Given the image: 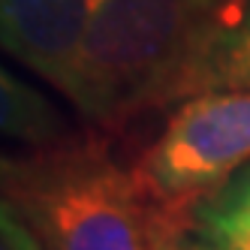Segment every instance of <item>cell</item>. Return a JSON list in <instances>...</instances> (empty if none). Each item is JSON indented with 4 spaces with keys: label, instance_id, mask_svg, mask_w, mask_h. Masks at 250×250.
Listing matches in <instances>:
<instances>
[{
    "label": "cell",
    "instance_id": "obj_5",
    "mask_svg": "<svg viewBox=\"0 0 250 250\" xmlns=\"http://www.w3.org/2000/svg\"><path fill=\"white\" fill-rule=\"evenodd\" d=\"M250 91V0H238L184 84V100Z\"/></svg>",
    "mask_w": 250,
    "mask_h": 250
},
{
    "label": "cell",
    "instance_id": "obj_3",
    "mask_svg": "<svg viewBox=\"0 0 250 250\" xmlns=\"http://www.w3.org/2000/svg\"><path fill=\"white\" fill-rule=\"evenodd\" d=\"M244 163H250V91L184 100L136 172L160 199L196 208Z\"/></svg>",
    "mask_w": 250,
    "mask_h": 250
},
{
    "label": "cell",
    "instance_id": "obj_4",
    "mask_svg": "<svg viewBox=\"0 0 250 250\" xmlns=\"http://www.w3.org/2000/svg\"><path fill=\"white\" fill-rule=\"evenodd\" d=\"M91 0H0V40L9 55L66 97L84 45Z\"/></svg>",
    "mask_w": 250,
    "mask_h": 250
},
{
    "label": "cell",
    "instance_id": "obj_1",
    "mask_svg": "<svg viewBox=\"0 0 250 250\" xmlns=\"http://www.w3.org/2000/svg\"><path fill=\"white\" fill-rule=\"evenodd\" d=\"M3 205L45 250H193V208L160 199L94 139L6 157Z\"/></svg>",
    "mask_w": 250,
    "mask_h": 250
},
{
    "label": "cell",
    "instance_id": "obj_9",
    "mask_svg": "<svg viewBox=\"0 0 250 250\" xmlns=\"http://www.w3.org/2000/svg\"><path fill=\"white\" fill-rule=\"evenodd\" d=\"M193 250H217V247H208V244H196Z\"/></svg>",
    "mask_w": 250,
    "mask_h": 250
},
{
    "label": "cell",
    "instance_id": "obj_6",
    "mask_svg": "<svg viewBox=\"0 0 250 250\" xmlns=\"http://www.w3.org/2000/svg\"><path fill=\"white\" fill-rule=\"evenodd\" d=\"M193 232L208 247L250 250V163L196 202Z\"/></svg>",
    "mask_w": 250,
    "mask_h": 250
},
{
    "label": "cell",
    "instance_id": "obj_8",
    "mask_svg": "<svg viewBox=\"0 0 250 250\" xmlns=\"http://www.w3.org/2000/svg\"><path fill=\"white\" fill-rule=\"evenodd\" d=\"M0 250H45V247L19 214L3 205V211H0Z\"/></svg>",
    "mask_w": 250,
    "mask_h": 250
},
{
    "label": "cell",
    "instance_id": "obj_2",
    "mask_svg": "<svg viewBox=\"0 0 250 250\" xmlns=\"http://www.w3.org/2000/svg\"><path fill=\"white\" fill-rule=\"evenodd\" d=\"M238 0H91L66 100L105 130L184 100V84Z\"/></svg>",
    "mask_w": 250,
    "mask_h": 250
},
{
    "label": "cell",
    "instance_id": "obj_7",
    "mask_svg": "<svg viewBox=\"0 0 250 250\" xmlns=\"http://www.w3.org/2000/svg\"><path fill=\"white\" fill-rule=\"evenodd\" d=\"M0 112H3V133L21 145H30L33 151L51 148L66 139L63 118L37 87H30L19 76L3 69L0 79Z\"/></svg>",
    "mask_w": 250,
    "mask_h": 250
}]
</instances>
